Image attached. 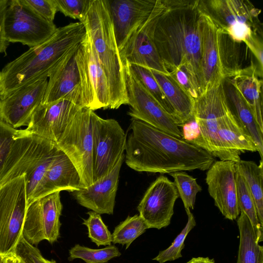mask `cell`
<instances>
[{
    "label": "cell",
    "mask_w": 263,
    "mask_h": 263,
    "mask_svg": "<svg viewBox=\"0 0 263 263\" xmlns=\"http://www.w3.org/2000/svg\"><path fill=\"white\" fill-rule=\"evenodd\" d=\"M125 163L138 172L170 174L208 170L215 161L204 149L145 122L132 118Z\"/></svg>",
    "instance_id": "obj_1"
},
{
    "label": "cell",
    "mask_w": 263,
    "mask_h": 263,
    "mask_svg": "<svg viewBox=\"0 0 263 263\" xmlns=\"http://www.w3.org/2000/svg\"><path fill=\"white\" fill-rule=\"evenodd\" d=\"M153 39L162 63L170 72L185 67L199 86L201 60L200 0H164Z\"/></svg>",
    "instance_id": "obj_2"
},
{
    "label": "cell",
    "mask_w": 263,
    "mask_h": 263,
    "mask_svg": "<svg viewBox=\"0 0 263 263\" xmlns=\"http://www.w3.org/2000/svg\"><path fill=\"white\" fill-rule=\"evenodd\" d=\"M86 31L80 22L57 28L47 41L7 63L0 71V99L49 73L67 54L85 38Z\"/></svg>",
    "instance_id": "obj_3"
},
{
    "label": "cell",
    "mask_w": 263,
    "mask_h": 263,
    "mask_svg": "<svg viewBox=\"0 0 263 263\" xmlns=\"http://www.w3.org/2000/svg\"><path fill=\"white\" fill-rule=\"evenodd\" d=\"M60 149L54 142L18 130L0 172V186L24 175L27 206L42 197V187L46 172Z\"/></svg>",
    "instance_id": "obj_4"
},
{
    "label": "cell",
    "mask_w": 263,
    "mask_h": 263,
    "mask_svg": "<svg viewBox=\"0 0 263 263\" xmlns=\"http://www.w3.org/2000/svg\"><path fill=\"white\" fill-rule=\"evenodd\" d=\"M82 23L107 79L109 109H118L122 105H127L125 69L117 46L108 0H90Z\"/></svg>",
    "instance_id": "obj_5"
},
{
    "label": "cell",
    "mask_w": 263,
    "mask_h": 263,
    "mask_svg": "<svg viewBox=\"0 0 263 263\" xmlns=\"http://www.w3.org/2000/svg\"><path fill=\"white\" fill-rule=\"evenodd\" d=\"M201 10L208 15L221 31L235 42L247 46L262 35L261 10L248 0H200Z\"/></svg>",
    "instance_id": "obj_6"
},
{
    "label": "cell",
    "mask_w": 263,
    "mask_h": 263,
    "mask_svg": "<svg viewBox=\"0 0 263 263\" xmlns=\"http://www.w3.org/2000/svg\"><path fill=\"white\" fill-rule=\"evenodd\" d=\"M223 81L214 84L195 100L193 116L200 135L194 145L220 160L234 161L223 148L218 134L219 119L230 106Z\"/></svg>",
    "instance_id": "obj_7"
},
{
    "label": "cell",
    "mask_w": 263,
    "mask_h": 263,
    "mask_svg": "<svg viewBox=\"0 0 263 263\" xmlns=\"http://www.w3.org/2000/svg\"><path fill=\"white\" fill-rule=\"evenodd\" d=\"M93 110L81 108L56 143L77 168L82 187L93 182L92 175Z\"/></svg>",
    "instance_id": "obj_8"
},
{
    "label": "cell",
    "mask_w": 263,
    "mask_h": 263,
    "mask_svg": "<svg viewBox=\"0 0 263 263\" xmlns=\"http://www.w3.org/2000/svg\"><path fill=\"white\" fill-rule=\"evenodd\" d=\"M27 209L24 175L0 186V255L15 253Z\"/></svg>",
    "instance_id": "obj_9"
},
{
    "label": "cell",
    "mask_w": 263,
    "mask_h": 263,
    "mask_svg": "<svg viewBox=\"0 0 263 263\" xmlns=\"http://www.w3.org/2000/svg\"><path fill=\"white\" fill-rule=\"evenodd\" d=\"M57 28L53 22L40 15L23 0H8L4 31L9 43L36 47L49 40Z\"/></svg>",
    "instance_id": "obj_10"
},
{
    "label": "cell",
    "mask_w": 263,
    "mask_h": 263,
    "mask_svg": "<svg viewBox=\"0 0 263 263\" xmlns=\"http://www.w3.org/2000/svg\"><path fill=\"white\" fill-rule=\"evenodd\" d=\"M75 59L80 79L82 106L93 111L109 108L110 93L105 74L86 32L77 46Z\"/></svg>",
    "instance_id": "obj_11"
},
{
    "label": "cell",
    "mask_w": 263,
    "mask_h": 263,
    "mask_svg": "<svg viewBox=\"0 0 263 263\" xmlns=\"http://www.w3.org/2000/svg\"><path fill=\"white\" fill-rule=\"evenodd\" d=\"M93 181L107 175L124 155L126 135L117 121L92 112Z\"/></svg>",
    "instance_id": "obj_12"
},
{
    "label": "cell",
    "mask_w": 263,
    "mask_h": 263,
    "mask_svg": "<svg viewBox=\"0 0 263 263\" xmlns=\"http://www.w3.org/2000/svg\"><path fill=\"white\" fill-rule=\"evenodd\" d=\"M63 205L60 192L40 198L27 206L22 236L30 244L36 246L46 240L50 243L60 237V220Z\"/></svg>",
    "instance_id": "obj_13"
},
{
    "label": "cell",
    "mask_w": 263,
    "mask_h": 263,
    "mask_svg": "<svg viewBox=\"0 0 263 263\" xmlns=\"http://www.w3.org/2000/svg\"><path fill=\"white\" fill-rule=\"evenodd\" d=\"M128 114L177 138L183 139L182 132L173 118L144 88L127 65L124 66Z\"/></svg>",
    "instance_id": "obj_14"
},
{
    "label": "cell",
    "mask_w": 263,
    "mask_h": 263,
    "mask_svg": "<svg viewBox=\"0 0 263 263\" xmlns=\"http://www.w3.org/2000/svg\"><path fill=\"white\" fill-rule=\"evenodd\" d=\"M223 35L210 16L201 10L200 95L214 84L229 78L222 50Z\"/></svg>",
    "instance_id": "obj_15"
},
{
    "label": "cell",
    "mask_w": 263,
    "mask_h": 263,
    "mask_svg": "<svg viewBox=\"0 0 263 263\" xmlns=\"http://www.w3.org/2000/svg\"><path fill=\"white\" fill-rule=\"evenodd\" d=\"M179 197L175 184L166 176H160L151 183L137 207L148 229L170 225Z\"/></svg>",
    "instance_id": "obj_16"
},
{
    "label": "cell",
    "mask_w": 263,
    "mask_h": 263,
    "mask_svg": "<svg viewBox=\"0 0 263 263\" xmlns=\"http://www.w3.org/2000/svg\"><path fill=\"white\" fill-rule=\"evenodd\" d=\"M165 7L164 0L151 16L131 36L124 48L119 51L124 66L136 65L166 75L169 72L165 68L153 39L156 20Z\"/></svg>",
    "instance_id": "obj_17"
},
{
    "label": "cell",
    "mask_w": 263,
    "mask_h": 263,
    "mask_svg": "<svg viewBox=\"0 0 263 263\" xmlns=\"http://www.w3.org/2000/svg\"><path fill=\"white\" fill-rule=\"evenodd\" d=\"M47 83V77H41L0 99V121L15 129L27 126L32 114L43 101Z\"/></svg>",
    "instance_id": "obj_18"
},
{
    "label": "cell",
    "mask_w": 263,
    "mask_h": 263,
    "mask_svg": "<svg viewBox=\"0 0 263 263\" xmlns=\"http://www.w3.org/2000/svg\"><path fill=\"white\" fill-rule=\"evenodd\" d=\"M236 162L230 160L215 161L206 173L208 192L215 205L224 217L235 220L240 214L236 187Z\"/></svg>",
    "instance_id": "obj_19"
},
{
    "label": "cell",
    "mask_w": 263,
    "mask_h": 263,
    "mask_svg": "<svg viewBox=\"0 0 263 263\" xmlns=\"http://www.w3.org/2000/svg\"><path fill=\"white\" fill-rule=\"evenodd\" d=\"M161 2L162 0H108L119 51Z\"/></svg>",
    "instance_id": "obj_20"
},
{
    "label": "cell",
    "mask_w": 263,
    "mask_h": 263,
    "mask_svg": "<svg viewBox=\"0 0 263 263\" xmlns=\"http://www.w3.org/2000/svg\"><path fill=\"white\" fill-rule=\"evenodd\" d=\"M82 108L64 99L41 104L25 129L57 143L68 124Z\"/></svg>",
    "instance_id": "obj_21"
},
{
    "label": "cell",
    "mask_w": 263,
    "mask_h": 263,
    "mask_svg": "<svg viewBox=\"0 0 263 263\" xmlns=\"http://www.w3.org/2000/svg\"><path fill=\"white\" fill-rule=\"evenodd\" d=\"M78 46L49 73L42 104L64 99L83 107L80 75L75 59Z\"/></svg>",
    "instance_id": "obj_22"
},
{
    "label": "cell",
    "mask_w": 263,
    "mask_h": 263,
    "mask_svg": "<svg viewBox=\"0 0 263 263\" xmlns=\"http://www.w3.org/2000/svg\"><path fill=\"white\" fill-rule=\"evenodd\" d=\"M124 156L107 175L87 187L72 192L73 197L81 205L99 214H113L119 173Z\"/></svg>",
    "instance_id": "obj_23"
},
{
    "label": "cell",
    "mask_w": 263,
    "mask_h": 263,
    "mask_svg": "<svg viewBox=\"0 0 263 263\" xmlns=\"http://www.w3.org/2000/svg\"><path fill=\"white\" fill-rule=\"evenodd\" d=\"M218 134L223 148L235 162L241 160L242 153L257 152L253 139L240 125L230 106L219 119Z\"/></svg>",
    "instance_id": "obj_24"
},
{
    "label": "cell",
    "mask_w": 263,
    "mask_h": 263,
    "mask_svg": "<svg viewBox=\"0 0 263 263\" xmlns=\"http://www.w3.org/2000/svg\"><path fill=\"white\" fill-rule=\"evenodd\" d=\"M81 187V178L77 168L66 154L60 149L45 174L42 197L63 190L72 192Z\"/></svg>",
    "instance_id": "obj_25"
},
{
    "label": "cell",
    "mask_w": 263,
    "mask_h": 263,
    "mask_svg": "<svg viewBox=\"0 0 263 263\" xmlns=\"http://www.w3.org/2000/svg\"><path fill=\"white\" fill-rule=\"evenodd\" d=\"M151 70V69H150ZM173 111L179 127L194 119L195 100L186 93L168 74L151 70Z\"/></svg>",
    "instance_id": "obj_26"
},
{
    "label": "cell",
    "mask_w": 263,
    "mask_h": 263,
    "mask_svg": "<svg viewBox=\"0 0 263 263\" xmlns=\"http://www.w3.org/2000/svg\"><path fill=\"white\" fill-rule=\"evenodd\" d=\"M223 86L231 109L240 125L253 139L262 160L263 130L257 124L251 108L229 78L224 80Z\"/></svg>",
    "instance_id": "obj_27"
},
{
    "label": "cell",
    "mask_w": 263,
    "mask_h": 263,
    "mask_svg": "<svg viewBox=\"0 0 263 263\" xmlns=\"http://www.w3.org/2000/svg\"><path fill=\"white\" fill-rule=\"evenodd\" d=\"M256 72V68L239 70L230 77L232 78H229L251 108L257 124L263 130L261 81L257 77Z\"/></svg>",
    "instance_id": "obj_28"
},
{
    "label": "cell",
    "mask_w": 263,
    "mask_h": 263,
    "mask_svg": "<svg viewBox=\"0 0 263 263\" xmlns=\"http://www.w3.org/2000/svg\"><path fill=\"white\" fill-rule=\"evenodd\" d=\"M239 245L237 263H263V248L257 241L253 227L246 215L240 212L237 219Z\"/></svg>",
    "instance_id": "obj_29"
},
{
    "label": "cell",
    "mask_w": 263,
    "mask_h": 263,
    "mask_svg": "<svg viewBox=\"0 0 263 263\" xmlns=\"http://www.w3.org/2000/svg\"><path fill=\"white\" fill-rule=\"evenodd\" d=\"M252 161L240 160L236 162L237 171L246 181L253 197L258 220L263 227V165Z\"/></svg>",
    "instance_id": "obj_30"
},
{
    "label": "cell",
    "mask_w": 263,
    "mask_h": 263,
    "mask_svg": "<svg viewBox=\"0 0 263 263\" xmlns=\"http://www.w3.org/2000/svg\"><path fill=\"white\" fill-rule=\"evenodd\" d=\"M236 187L237 202L240 212H243L250 221L257 241L259 243L262 241L263 239L262 227L258 220L255 203L248 185L243 177L237 171Z\"/></svg>",
    "instance_id": "obj_31"
},
{
    "label": "cell",
    "mask_w": 263,
    "mask_h": 263,
    "mask_svg": "<svg viewBox=\"0 0 263 263\" xmlns=\"http://www.w3.org/2000/svg\"><path fill=\"white\" fill-rule=\"evenodd\" d=\"M148 229L139 214L128 216L115 228L112 234V242L125 245V249H127L136 238Z\"/></svg>",
    "instance_id": "obj_32"
},
{
    "label": "cell",
    "mask_w": 263,
    "mask_h": 263,
    "mask_svg": "<svg viewBox=\"0 0 263 263\" xmlns=\"http://www.w3.org/2000/svg\"><path fill=\"white\" fill-rule=\"evenodd\" d=\"M69 261L81 259L86 263H107L111 259L120 256L121 254L115 245H110L100 249H93L75 245L69 250Z\"/></svg>",
    "instance_id": "obj_33"
},
{
    "label": "cell",
    "mask_w": 263,
    "mask_h": 263,
    "mask_svg": "<svg viewBox=\"0 0 263 263\" xmlns=\"http://www.w3.org/2000/svg\"><path fill=\"white\" fill-rule=\"evenodd\" d=\"M170 175L174 178L179 196L180 197L185 209L194 208L196 195L202 191L196 179L184 171L171 173Z\"/></svg>",
    "instance_id": "obj_34"
},
{
    "label": "cell",
    "mask_w": 263,
    "mask_h": 263,
    "mask_svg": "<svg viewBox=\"0 0 263 263\" xmlns=\"http://www.w3.org/2000/svg\"><path fill=\"white\" fill-rule=\"evenodd\" d=\"M127 65L144 88L173 117V111L170 103L151 70L136 65Z\"/></svg>",
    "instance_id": "obj_35"
},
{
    "label": "cell",
    "mask_w": 263,
    "mask_h": 263,
    "mask_svg": "<svg viewBox=\"0 0 263 263\" xmlns=\"http://www.w3.org/2000/svg\"><path fill=\"white\" fill-rule=\"evenodd\" d=\"M187 215V222L181 232L175 238L172 245L165 250L159 252L153 260L160 263L172 261L182 257L181 251L184 248V241L189 232L196 226L194 215L190 209H185Z\"/></svg>",
    "instance_id": "obj_36"
},
{
    "label": "cell",
    "mask_w": 263,
    "mask_h": 263,
    "mask_svg": "<svg viewBox=\"0 0 263 263\" xmlns=\"http://www.w3.org/2000/svg\"><path fill=\"white\" fill-rule=\"evenodd\" d=\"M87 214L88 217L83 219L82 224L87 228L88 236L91 241L98 247L111 245L112 234L103 221L100 214L92 211Z\"/></svg>",
    "instance_id": "obj_37"
},
{
    "label": "cell",
    "mask_w": 263,
    "mask_h": 263,
    "mask_svg": "<svg viewBox=\"0 0 263 263\" xmlns=\"http://www.w3.org/2000/svg\"><path fill=\"white\" fill-rule=\"evenodd\" d=\"M58 11L82 23L88 10L90 0H54Z\"/></svg>",
    "instance_id": "obj_38"
},
{
    "label": "cell",
    "mask_w": 263,
    "mask_h": 263,
    "mask_svg": "<svg viewBox=\"0 0 263 263\" xmlns=\"http://www.w3.org/2000/svg\"><path fill=\"white\" fill-rule=\"evenodd\" d=\"M15 253L21 263H57L45 258L40 250L30 244L22 236L15 249Z\"/></svg>",
    "instance_id": "obj_39"
},
{
    "label": "cell",
    "mask_w": 263,
    "mask_h": 263,
    "mask_svg": "<svg viewBox=\"0 0 263 263\" xmlns=\"http://www.w3.org/2000/svg\"><path fill=\"white\" fill-rule=\"evenodd\" d=\"M168 75L190 97L195 100L200 95L197 82L184 67L169 72Z\"/></svg>",
    "instance_id": "obj_40"
},
{
    "label": "cell",
    "mask_w": 263,
    "mask_h": 263,
    "mask_svg": "<svg viewBox=\"0 0 263 263\" xmlns=\"http://www.w3.org/2000/svg\"><path fill=\"white\" fill-rule=\"evenodd\" d=\"M18 132V129L0 121V172Z\"/></svg>",
    "instance_id": "obj_41"
},
{
    "label": "cell",
    "mask_w": 263,
    "mask_h": 263,
    "mask_svg": "<svg viewBox=\"0 0 263 263\" xmlns=\"http://www.w3.org/2000/svg\"><path fill=\"white\" fill-rule=\"evenodd\" d=\"M35 12L53 22L57 9L54 0H23Z\"/></svg>",
    "instance_id": "obj_42"
},
{
    "label": "cell",
    "mask_w": 263,
    "mask_h": 263,
    "mask_svg": "<svg viewBox=\"0 0 263 263\" xmlns=\"http://www.w3.org/2000/svg\"><path fill=\"white\" fill-rule=\"evenodd\" d=\"M180 127H182L183 139L194 145L200 135L199 127L194 118Z\"/></svg>",
    "instance_id": "obj_43"
},
{
    "label": "cell",
    "mask_w": 263,
    "mask_h": 263,
    "mask_svg": "<svg viewBox=\"0 0 263 263\" xmlns=\"http://www.w3.org/2000/svg\"><path fill=\"white\" fill-rule=\"evenodd\" d=\"M247 47L254 55L259 65L260 74L262 73V50L263 44L262 37L259 35L256 36L249 44Z\"/></svg>",
    "instance_id": "obj_44"
},
{
    "label": "cell",
    "mask_w": 263,
    "mask_h": 263,
    "mask_svg": "<svg viewBox=\"0 0 263 263\" xmlns=\"http://www.w3.org/2000/svg\"><path fill=\"white\" fill-rule=\"evenodd\" d=\"M8 0H0V54L6 53L9 43L6 41L4 35V21Z\"/></svg>",
    "instance_id": "obj_45"
},
{
    "label": "cell",
    "mask_w": 263,
    "mask_h": 263,
    "mask_svg": "<svg viewBox=\"0 0 263 263\" xmlns=\"http://www.w3.org/2000/svg\"><path fill=\"white\" fill-rule=\"evenodd\" d=\"M0 263H21L15 253L0 255Z\"/></svg>",
    "instance_id": "obj_46"
},
{
    "label": "cell",
    "mask_w": 263,
    "mask_h": 263,
    "mask_svg": "<svg viewBox=\"0 0 263 263\" xmlns=\"http://www.w3.org/2000/svg\"><path fill=\"white\" fill-rule=\"evenodd\" d=\"M186 263H215L213 258H210L208 257H193Z\"/></svg>",
    "instance_id": "obj_47"
},
{
    "label": "cell",
    "mask_w": 263,
    "mask_h": 263,
    "mask_svg": "<svg viewBox=\"0 0 263 263\" xmlns=\"http://www.w3.org/2000/svg\"></svg>",
    "instance_id": "obj_48"
}]
</instances>
